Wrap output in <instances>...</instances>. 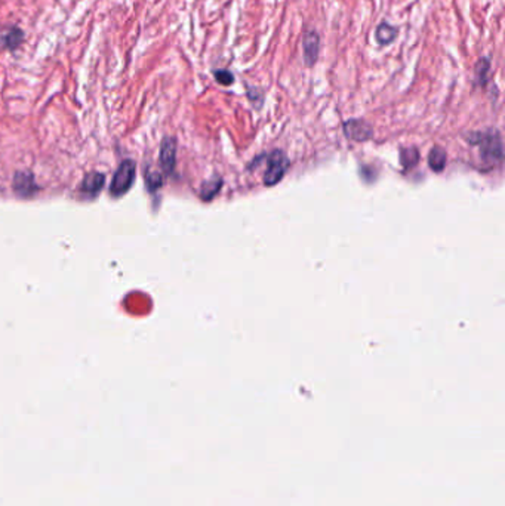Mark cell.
<instances>
[{"label": "cell", "instance_id": "2", "mask_svg": "<svg viewBox=\"0 0 505 506\" xmlns=\"http://www.w3.org/2000/svg\"><path fill=\"white\" fill-rule=\"evenodd\" d=\"M135 175H136L135 162L130 160V158H126V160H123L121 166L117 167V171L112 180V185H110L112 196L121 197L130 191L131 187L134 185Z\"/></svg>", "mask_w": 505, "mask_h": 506}, {"label": "cell", "instance_id": "17", "mask_svg": "<svg viewBox=\"0 0 505 506\" xmlns=\"http://www.w3.org/2000/svg\"><path fill=\"white\" fill-rule=\"evenodd\" d=\"M145 181H147L148 190H150L152 193H154V191L159 190L161 185H162V176L159 173H156V172L147 171V173H145Z\"/></svg>", "mask_w": 505, "mask_h": 506}, {"label": "cell", "instance_id": "16", "mask_svg": "<svg viewBox=\"0 0 505 506\" xmlns=\"http://www.w3.org/2000/svg\"><path fill=\"white\" fill-rule=\"evenodd\" d=\"M247 89V99L255 105V107H261L264 103V94L260 87L255 86H246Z\"/></svg>", "mask_w": 505, "mask_h": 506}, {"label": "cell", "instance_id": "9", "mask_svg": "<svg viewBox=\"0 0 505 506\" xmlns=\"http://www.w3.org/2000/svg\"><path fill=\"white\" fill-rule=\"evenodd\" d=\"M399 36V27L391 25L387 21H382L378 24L375 30V41L380 46L391 45Z\"/></svg>", "mask_w": 505, "mask_h": 506}, {"label": "cell", "instance_id": "3", "mask_svg": "<svg viewBox=\"0 0 505 506\" xmlns=\"http://www.w3.org/2000/svg\"><path fill=\"white\" fill-rule=\"evenodd\" d=\"M289 167V158L283 151L274 150L269 156V165H267V171L264 173V184L267 187H274L279 184Z\"/></svg>", "mask_w": 505, "mask_h": 506}, {"label": "cell", "instance_id": "15", "mask_svg": "<svg viewBox=\"0 0 505 506\" xmlns=\"http://www.w3.org/2000/svg\"><path fill=\"white\" fill-rule=\"evenodd\" d=\"M214 77H215V81L223 86H231L236 81L234 74L230 70H225V68H223V70H215Z\"/></svg>", "mask_w": 505, "mask_h": 506}, {"label": "cell", "instance_id": "4", "mask_svg": "<svg viewBox=\"0 0 505 506\" xmlns=\"http://www.w3.org/2000/svg\"><path fill=\"white\" fill-rule=\"evenodd\" d=\"M320 55V34L316 30H305L302 36V56L305 67L313 68Z\"/></svg>", "mask_w": 505, "mask_h": 506}, {"label": "cell", "instance_id": "6", "mask_svg": "<svg viewBox=\"0 0 505 506\" xmlns=\"http://www.w3.org/2000/svg\"><path fill=\"white\" fill-rule=\"evenodd\" d=\"M161 165L166 175H172L176 165V140L166 136L161 145Z\"/></svg>", "mask_w": 505, "mask_h": 506}, {"label": "cell", "instance_id": "13", "mask_svg": "<svg viewBox=\"0 0 505 506\" xmlns=\"http://www.w3.org/2000/svg\"><path fill=\"white\" fill-rule=\"evenodd\" d=\"M221 187H223V180H220V178H218V180H214V181H207V182H205V184L202 185L200 197L203 198V200L209 202V200H212V198H214L218 193H220Z\"/></svg>", "mask_w": 505, "mask_h": 506}, {"label": "cell", "instance_id": "12", "mask_svg": "<svg viewBox=\"0 0 505 506\" xmlns=\"http://www.w3.org/2000/svg\"><path fill=\"white\" fill-rule=\"evenodd\" d=\"M429 166L434 172H442L446 166V151L442 147H434L429 154Z\"/></svg>", "mask_w": 505, "mask_h": 506}, {"label": "cell", "instance_id": "8", "mask_svg": "<svg viewBox=\"0 0 505 506\" xmlns=\"http://www.w3.org/2000/svg\"><path fill=\"white\" fill-rule=\"evenodd\" d=\"M104 182H105V178L103 173L100 172L87 173L81 185V194L85 198H94L103 190Z\"/></svg>", "mask_w": 505, "mask_h": 506}, {"label": "cell", "instance_id": "14", "mask_svg": "<svg viewBox=\"0 0 505 506\" xmlns=\"http://www.w3.org/2000/svg\"><path fill=\"white\" fill-rule=\"evenodd\" d=\"M418 160H420V153H418L417 148H413V147L402 148L400 162L406 169H409V167L412 169L415 165L418 163Z\"/></svg>", "mask_w": 505, "mask_h": 506}, {"label": "cell", "instance_id": "11", "mask_svg": "<svg viewBox=\"0 0 505 506\" xmlns=\"http://www.w3.org/2000/svg\"><path fill=\"white\" fill-rule=\"evenodd\" d=\"M14 188L19 196H32L37 190L33 176L27 172H18L15 175Z\"/></svg>", "mask_w": 505, "mask_h": 506}, {"label": "cell", "instance_id": "10", "mask_svg": "<svg viewBox=\"0 0 505 506\" xmlns=\"http://www.w3.org/2000/svg\"><path fill=\"white\" fill-rule=\"evenodd\" d=\"M492 68V61L489 56H482L474 65V86L484 87L489 82V74Z\"/></svg>", "mask_w": 505, "mask_h": 506}, {"label": "cell", "instance_id": "5", "mask_svg": "<svg viewBox=\"0 0 505 506\" xmlns=\"http://www.w3.org/2000/svg\"><path fill=\"white\" fill-rule=\"evenodd\" d=\"M344 134L351 141L355 143H364L369 141L373 136V129L372 126L362 120V118H351L344 123Z\"/></svg>", "mask_w": 505, "mask_h": 506}, {"label": "cell", "instance_id": "7", "mask_svg": "<svg viewBox=\"0 0 505 506\" xmlns=\"http://www.w3.org/2000/svg\"><path fill=\"white\" fill-rule=\"evenodd\" d=\"M24 32L17 25L0 27V46L8 51H15L24 42Z\"/></svg>", "mask_w": 505, "mask_h": 506}, {"label": "cell", "instance_id": "1", "mask_svg": "<svg viewBox=\"0 0 505 506\" xmlns=\"http://www.w3.org/2000/svg\"><path fill=\"white\" fill-rule=\"evenodd\" d=\"M470 144L479 145L480 158L483 162L495 165L502 162L504 158V145L502 138L497 129H489L486 132H476L467 136Z\"/></svg>", "mask_w": 505, "mask_h": 506}]
</instances>
